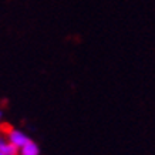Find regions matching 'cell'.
<instances>
[{
  "mask_svg": "<svg viewBox=\"0 0 155 155\" xmlns=\"http://www.w3.org/2000/svg\"><path fill=\"white\" fill-rule=\"evenodd\" d=\"M21 155H38V148L31 140L21 147Z\"/></svg>",
  "mask_w": 155,
  "mask_h": 155,
  "instance_id": "cell-3",
  "label": "cell"
},
{
  "mask_svg": "<svg viewBox=\"0 0 155 155\" xmlns=\"http://www.w3.org/2000/svg\"><path fill=\"white\" fill-rule=\"evenodd\" d=\"M0 155H3V154H2V152H0Z\"/></svg>",
  "mask_w": 155,
  "mask_h": 155,
  "instance_id": "cell-4",
  "label": "cell"
},
{
  "mask_svg": "<svg viewBox=\"0 0 155 155\" xmlns=\"http://www.w3.org/2000/svg\"><path fill=\"white\" fill-rule=\"evenodd\" d=\"M0 152L3 155H17L19 154V147H16L12 142H3L0 140Z\"/></svg>",
  "mask_w": 155,
  "mask_h": 155,
  "instance_id": "cell-2",
  "label": "cell"
},
{
  "mask_svg": "<svg viewBox=\"0 0 155 155\" xmlns=\"http://www.w3.org/2000/svg\"><path fill=\"white\" fill-rule=\"evenodd\" d=\"M7 137H9V141L12 142V144H14L16 147H23L24 144H27V142L30 141L23 132L16 131V130H12V131L7 134Z\"/></svg>",
  "mask_w": 155,
  "mask_h": 155,
  "instance_id": "cell-1",
  "label": "cell"
}]
</instances>
